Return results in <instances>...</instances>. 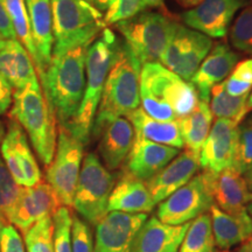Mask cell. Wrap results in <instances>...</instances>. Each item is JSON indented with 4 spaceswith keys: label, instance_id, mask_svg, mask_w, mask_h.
Masks as SVG:
<instances>
[{
    "label": "cell",
    "instance_id": "ab89813d",
    "mask_svg": "<svg viewBox=\"0 0 252 252\" xmlns=\"http://www.w3.org/2000/svg\"><path fill=\"white\" fill-rule=\"evenodd\" d=\"M0 252H26L23 237L13 225L6 224L0 234Z\"/></svg>",
    "mask_w": 252,
    "mask_h": 252
},
{
    "label": "cell",
    "instance_id": "8fae6325",
    "mask_svg": "<svg viewBox=\"0 0 252 252\" xmlns=\"http://www.w3.org/2000/svg\"><path fill=\"white\" fill-rule=\"evenodd\" d=\"M213 41L206 34L175 24L174 32L159 62L168 70L190 81L201 62L209 54Z\"/></svg>",
    "mask_w": 252,
    "mask_h": 252
},
{
    "label": "cell",
    "instance_id": "52a82bcc",
    "mask_svg": "<svg viewBox=\"0 0 252 252\" xmlns=\"http://www.w3.org/2000/svg\"><path fill=\"white\" fill-rule=\"evenodd\" d=\"M174 21L158 12H141L115 25L141 65L159 62L175 28Z\"/></svg>",
    "mask_w": 252,
    "mask_h": 252
},
{
    "label": "cell",
    "instance_id": "4316f807",
    "mask_svg": "<svg viewBox=\"0 0 252 252\" xmlns=\"http://www.w3.org/2000/svg\"><path fill=\"white\" fill-rule=\"evenodd\" d=\"M126 118L133 126L137 139L153 141V143L172 146L175 149H184L178 122L158 121L147 115L141 108H138L128 113Z\"/></svg>",
    "mask_w": 252,
    "mask_h": 252
},
{
    "label": "cell",
    "instance_id": "6da1fadb",
    "mask_svg": "<svg viewBox=\"0 0 252 252\" xmlns=\"http://www.w3.org/2000/svg\"><path fill=\"white\" fill-rule=\"evenodd\" d=\"M198 102L193 83L160 62L144 63L140 70V103L151 117L162 122L178 121L193 111Z\"/></svg>",
    "mask_w": 252,
    "mask_h": 252
},
{
    "label": "cell",
    "instance_id": "f907efd6",
    "mask_svg": "<svg viewBox=\"0 0 252 252\" xmlns=\"http://www.w3.org/2000/svg\"><path fill=\"white\" fill-rule=\"evenodd\" d=\"M247 212H248V214L251 216V219H252V200L250 201V202L248 203V206H247Z\"/></svg>",
    "mask_w": 252,
    "mask_h": 252
},
{
    "label": "cell",
    "instance_id": "277c9868",
    "mask_svg": "<svg viewBox=\"0 0 252 252\" xmlns=\"http://www.w3.org/2000/svg\"><path fill=\"white\" fill-rule=\"evenodd\" d=\"M9 116L28 134L40 161L46 167L48 166L56 149L58 122L43 94L39 78L23 89L14 90Z\"/></svg>",
    "mask_w": 252,
    "mask_h": 252
},
{
    "label": "cell",
    "instance_id": "7a4b0ae2",
    "mask_svg": "<svg viewBox=\"0 0 252 252\" xmlns=\"http://www.w3.org/2000/svg\"><path fill=\"white\" fill-rule=\"evenodd\" d=\"M90 45L78 46L53 55L41 88L60 126L74 121L86 89V61Z\"/></svg>",
    "mask_w": 252,
    "mask_h": 252
},
{
    "label": "cell",
    "instance_id": "2e32d148",
    "mask_svg": "<svg viewBox=\"0 0 252 252\" xmlns=\"http://www.w3.org/2000/svg\"><path fill=\"white\" fill-rule=\"evenodd\" d=\"M179 153L180 150L175 147L135 138L133 146L124 161L123 174L146 182Z\"/></svg>",
    "mask_w": 252,
    "mask_h": 252
},
{
    "label": "cell",
    "instance_id": "484cf974",
    "mask_svg": "<svg viewBox=\"0 0 252 252\" xmlns=\"http://www.w3.org/2000/svg\"><path fill=\"white\" fill-rule=\"evenodd\" d=\"M0 74L14 90L23 89L39 78L33 60L18 40H7L0 50Z\"/></svg>",
    "mask_w": 252,
    "mask_h": 252
},
{
    "label": "cell",
    "instance_id": "bcb514c9",
    "mask_svg": "<svg viewBox=\"0 0 252 252\" xmlns=\"http://www.w3.org/2000/svg\"><path fill=\"white\" fill-rule=\"evenodd\" d=\"M244 175H245V181H247V184H248V187L252 191V166L250 167V169H249V171L245 173Z\"/></svg>",
    "mask_w": 252,
    "mask_h": 252
},
{
    "label": "cell",
    "instance_id": "8992f818",
    "mask_svg": "<svg viewBox=\"0 0 252 252\" xmlns=\"http://www.w3.org/2000/svg\"><path fill=\"white\" fill-rule=\"evenodd\" d=\"M53 15V55L91 45L105 28L102 12L86 0H50Z\"/></svg>",
    "mask_w": 252,
    "mask_h": 252
},
{
    "label": "cell",
    "instance_id": "e0dca14e",
    "mask_svg": "<svg viewBox=\"0 0 252 252\" xmlns=\"http://www.w3.org/2000/svg\"><path fill=\"white\" fill-rule=\"evenodd\" d=\"M200 169V156L186 150L179 153L161 171L146 181L154 203L166 200L169 195L185 186Z\"/></svg>",
    "mask_w": 252,
    "mask_h": 252
},
{
    "label": "cell",
    "instance_id": "83f0119b",
    "mask_svg": "<svg viewBox=\"0 0 252 252\" xmlns=\"http://www.w3.org/2000/svg\"><path fill=\"white\" fill-rule=\"evenodd\" d=\"M213 119L209 103L200 100L193 111L176 121L186 150L200 156L201 149L212 128Z\"/></svg>",
    "mask_w": 252,
    "mask_h": 252
},
{
    "label": "cell",
    "instance_id": "4fadbf2b",
    "mask_svg": "<svg viewBox=\"0 0 252 252\" xmlns=\"http://www.w3.org/2000/svg\"><path fill=\"white\" fill-rule=\"evenodd\" d=\"M61 207L58 195L47 181L41 180L32 187H21L19 196L8 219L21 234L46 217H52Z\"/></svg>",
    "mask_w": 252,
    "mask_h": 252
},
{
    "label": "cell",
    "instance_id": "816d5d0a",
    "mask_svg": "<svg viewBox=\"0 0 252 252\" xmlns=\"http://www.w3.org/2000/svg\"><path fill=\"white\" fill-rule=\"evenodd\" d=\"M6 224H5V223L4 222H2V220H0V234H1V230H2V228H4V226H5Z\"/></svg>",
    "mask_w": 252,
    "mask_h": 252
},
{
    "label": "cell",
    "instance_id": "c3c4849f",
    "mask_svg": "<svg viewBox=\"0 0 252 252\" xmlns=\"http://www.w3.org/2000/svg\"><path fill=\"white\" fill-rule=\"evenodd\" d=\"M247 108L249 111L252 110V93L250 94V96H248V100H247Z\"/></svg>",
    "mask_w": 252,
    "mask_h": 252
},
{
    "label": "cell",
    "instance_id": "60d3db41",
    "mask_svg": "<svg viewBox=\"0 0 252 252\" xmlns=\"http://www.w3.org/2000/svg\"><path fill=\"white\" fill-rule=\"evenodd\" d=\"M0 35L6 40H17V34L6 9L5 0H0Z\"/></svg>",
    "mask_w": 252,
    "mask_h": 252
},
{
    "label": "cell",
    "instance_id": "4dcf8cb0",
    "mask_svg": "<svg viewBox=\"0 0 252 252\" xmlns=\"http://www.w3.org/2000/svg\"><path fill=\"white\" fill-rule=\"evenodd\" d=\"M214 248L212 217L209 213H204L190 222L179 252H214Z\"/></svg>",
    "mask_w": 252,
    "mask_h": 252
},
{
    "label": "cell",
    "instance_id": "1f68e13d",
    "mask_svg": "<svg viewBox=\"0 0 252 252\" xmlns=\"http://www.w3.org/2000/svg\"><path fill=\"white\" fill-rule=\"evenodd\" d=\"M4 135V126L0 123V144ZM20 189L21 186L15 182L0 153V220L5 224H8L9 215L20 193Z\"/></svg>",
    "mask_w": 252,
    "mask_h": 252
},
{
    "label": "cell",
    "instance_id": "ba28073f",
    "mask_svg": "<svg viewBox=\"0 0 252 252\" xmlns=\"http://www.w3.org/2000/svg\"><path fill=\"white\" fill-rule=\"evenodd\" d=\"M115 186V176L94 153L83 158L75 189L72 207L81 219L96 225L108 214V201Z\"/></svg>",
    "mask_w": 252,
    "mask_h": 252
},
{
    "label": "cell",
    "instance_id": "603a6c76",
    "mask_svg": "<svg viewBox=\"0 0 252 252\" xmlns=\"http://www.w3.org/2000/svg\"><path fill=\"white\" fill-rule=\"evenodd\" d=\"M25 5L30 19L32 36L40 59L41 71L37 77L41 81L52 61L54 46L52 5L50 0H25Z\"/></svg>",
    "mask_w": 252,
    "mask_h": 252
},
{
    "label": "cell",
    "instance_id": "ac0fdd59",
    "mask_svg": "<svg viewBox=\"0 0 252 252\" xmlns=\"http://www.w3.org/2000/svg\"><path fill=\"white\" fill-rule=\"evenodd\" d=\"M237 127L236 123L228 119H217L214 123L200 152L202 171L217 174L231 167Z\"/></svg>",
    "mask_w": 252,
    "mask_h": 252
},
{
    "label": "cell",
    "instance_id": "ee69618b",
    "mask_svg": "<svg viewBox=\"0 0 252 252\" xmlns=\"http://www.w3.org/2000/svg\"><path fill=\"white\" fill-rule=\"evenodd\" d=\"M175 1L184 8H193L200 2H202L203 0H175Z\"/></svg>",
    "mask_w": 252,
    "mask_h": 252
},
{
    "label": "cell",
    "instance_id": "f5cc1de1",
    "mask_svg": "<svg viewBox=\"0 0 252 252\" xmlns=\"http://www.w3.org/2000/svg\"><path fill=\"white\" fill-rule=\"evenodd\" d=\"M217 252H230V251H228V250H223V251H217Z\"/></svg>",
    "mask_w": 252,
    "mask_h": 252
},
{
    "label": "cell",
    "instance_id": "5bb4252c",
    "mask_svg": "<svg viewBox=\"0 0 252 252\" xmlns=\"http://www.w3.org/2000/svg\"><path fill=\"white\" fill-rule=\"evenodd\" d=\"M147 220V214L109 212L96 224L94 252H132L135 232Z\"/></svg>",
    "mask_w": 252,
    "mask_h": 252
},
{
    "label": "cell",
    "instance_id": "11a10c76",
    "mask_svg": "<svg viewBox=\"0 0 252 252\" xmlns=\"http://www.w3.org/2000/svg\"><path fill=\"white\" fill-rule=\"evenodd\" d=\"M86 1H88V2H90V0H86Z\"/></svg>",
    "mask_w": 252,
    "mask_h": 252
},
{
    "label": "cell",
    "instance_id": "30bf717a",
    "mask_svg": "<svg viewBox=\"0 0 252 252\" xmlns=\"http://www.w3.org/2000/svg\"><path fill=\"white\" fill-rule=\"evenodd\" d=\"M83 151L84 144L70 131L59 125L54 158L46 167V181L54 189L60 203L64 207H72Z\"/></svg>",
    "mask_w": 252,
    "mask_h": 252
},
{
    "label": "cell",
    "instance_id": "f1b7e54d",
    "mask_svg": "<svg viewBox=\"0 0 252 252\" xmlns=\"http://www.w3.org/2000/svg\"><path fill=\"white\" fill-rule=\"evenodd\" d=\"M210 96H212V100H209L210 110L214 117L217 119H228L239 125V123L243 121L245 115L249 112L247 108L249 94L231 96L225 91L223 82L213 87Z\"/></svg>",
    "mask_w": 252,
    "mask_h": 252
},
{
    "label": "cell",
    "instance_id": "d6986e66",
    "mask_svg": "<svg viewBox=\"0 0 252 252\" xmlns=\"http://www.w3.org/2000/svg\"><path fill=\"white\" fill-rule=\"evenodd\" d=\"M238 55L226 43H217L212 52L208 54L200 67L197 68L191 83L196 89L200 100L209 103L210 91L228 77L237 64Z\"/></svg>",
    "mask_w": 252,
    "mask_h": 252
},
{
    "label": "cell",
    "instance_id": "d590c367",
    "mask_svg": "<svg viewBox=\"0 0 252 252\" xmlns=\"http://www.w3.org/2000/svg\"><path fill=\"white\" fill-rule=\"evenodd\" d=\"M232 46L241 52L252 55V5L245 7L230 31Z\"/></svg>",
    "mask_w": 252,
    "mask_h": 252
},
{
    "label": "cell",
    "instance_id": "f35d334b",
    "mask_svg": "<svg viewBox=\"0 0 252 252\" xmlns=\"http://www.w3.org/2000/svg\"><path fill=\"white\" fill-rule=\"evenodd\" d=\"M71 251L94 252L93 235L89 225L77 215L72 216L71 220Z\"/></svg>",
    "mask_w": 252,
    "mask_h": 252
},
{
    "label": "cell",
    "instance_id": "681fc988",
    "mask_svg": "<svg viewBox=\"0 0 252 252\" xmlns=\"http://www.w3.org/2000/svg\"><path fill=\"white\" fill-rule=\"evenodd\" d=\"M6 42H7V40L4 39V37L0 35V50H1L6 46Z\"/></svg>",
    "mask_w": 252,
    "mask_h": 252
},
{
    "label": "cell",
    "instance_id": "9c48e42d",
    "mask_svg": "<svg viewBox=\"0 0 252 252\" xmlns=\"http://www.w3.org/2000/svg\"><path fill=\"white\" fill-rule=\"evenodd\" d=\"M215 173L202 171L159 203L158 220L171 225L191 222L214 206L212 181Z\"/></svg>",
    "mask_w": 252,
    "mask_h": 252
},
{
    "label": "cell",
    "instance_id": "ffe728a7",
    "mask_svg": "<svg viewBox=\"0 0 252 252\" xmlns=\"http://www.w3.org/2000/svg\"><path fill=\"white\" fill-rule=\"evenodd\" d=\"M190 222L181 225L162 223L153 216L147 219L135 232L132 252H179Z\"/></svg>",
    "mask_w": 252,
    "mask_h": 252
},
{
    "label": "cell",
    "instance_id": "8d00e7d4",
    "mask_svg": "<svg viewBox=\"0 0 252 252\" xmlns=\"http://www.w3.org/2000/svg\"><path fill=\"white\" fill-rule=\"evenodd\" d=\"M223 86L231 96L249 94L252 89V59L237 63L229 77L223 82Z\"/></svg>",
    "mask_w": 252,
    "mask_h": 252
},
{
    "label": "cell",
    "instance_id": "d6a6232c",
    "mask_svg": "<svg viewBox=\"0 0 252 252\" xmlns=\"http://www.w3.org/2000/svg\"><path fill=\"white\" fill-rule=\"evenodd\" d=\"M252 166V121L237 127L231 167L242 175Z\"/></svg>",
    "mask_w": 252,
    "mask_h": 252
},
{
    "label": "cell",
    "instance_id": "e575fe53",
    "mask_svg": "<svg viewBox=\"0 0 252 252\" xmlns=\"http://www.w3.org/2000/svg\"><path fill=\"white\" fill-rule=\"evenodd\" d=\"M53 220V248L54 252L71 251V220L72 216L68 207L61 206L56 210Z\"/></svg>",
    "mask_w": 252,
    "mask_h": 252
},
{
    "label": "cell",
    "instance_id": "5b68a950",
    "mask_svg": "<svg viewBox=\"0 0 252 252\" xmlns=\"http://www.w3.org/2000/svg\"><path fill=\"white\" fill-rule=\"evenodd\" d=\"M117 43L118 40L113 32L109 28H104L98 39L94 41L88 48L86 61L87 81L83 98L74 121L65 127L84 145L89 141Z\"/></svg>",
    "mask_w": 252,
    "mask_h": 252
},
{
    "label": "cell",
    "instance_id": "7c38bea8",
    "mask_svg": "<svg viewBox=\"0 0 252 252\" xmlns=\"http://www.w3.org/2000/svg\"><path fill=\"white\" fill-rule=\"evenodd\" d=\"M0 153L19 186L32 187L41 181L40 167L28 144L26 133L13 119L8 122L7 132L0 144Z\"/></svg>",
    "mask_w": 252,
    "mask_h": 252
},
{
    "label": "cell",
    "instance_id": "9a60e30c",
    "mask_svg": "<svg viewBox=\"0 0 252 252\" xmlns=\"http://www.w3.org/2000/svg\"><path fill=\"white\" fill-rule=\"evenodd\" d=\"M247 5V0H203L182 14V20L191 30L209 37H223L236 12Z\"/></svg>",
    "mask_w": 252,
    "mask_h": 252
},
{
    "label": "cell",
    "instance_id": "7dc6e473",
    "mask_svg": "<svg viewBox=\"0 0 252 252\" xmlns=\"http://www.w3.org/2000/svg\"><path fill=\"white\" fill-rule=\"evenodd\" d=\"M242 250L247 251V252H252V235L251 237L248 239V241H245L243 244H242Z\"/></svg>",
    "mask_w": 252,
    "mask_h": 252
},
{
    "label": "cell",
    "instance_id": "7402d4cb",
    "mask_svg": "<svg viewBox=\"0 0 252 252\" xmlns=\"http://www.w3.org/2000/svg\"><path fill=\"white\" fill-rule=\"evenodd\" d=\"M98 137V151L104 166L109 171L122 167L133 146L135 134L133 126L126 117L113 119L103 127Z\"/></svg>",
    "mask_w": 252,
    "mask_h": 252
},
{
    "label": "cell",
    "instance_id": "f546056e",
    "mask_svg": "<svg viewBox=\"0 0 252 252\" xmlns=\"http://www.w3.org/2000/svg\"><path fill=\"white\" fill-rule=\"evenodd\" d=\"M5 5L12 25H13L15 34H17V40L20 41L21 45L28 52V54L33 60L36 74L39 75L41 71L40 59L36 47L34 45L33 36H32L30 19H28L25 0H5Z\"/></svg>",
    "mask_w": 252,
    "mask_h": 252
},
{
    "label": "cell",
    "instance_id": "3957f363",
    "mask_svg": "<svg viewBox=\"0 0 252 252\" xmlns=\"http://www.w3.org/2000/svg\"><path fill=\"white\" fill-rule=\"evenodd\" d=\"M140 70L141 63L130 47L118 41L91 130L94 137H98L113 119L126 117L139 108Z\"/></svg>",
    "mask_w": 252,
    "mask_h": 252
},
{
    "label": "cell",
    "instance_id": "f6af8a7d",
    "mask_svg": "<svg viewBox=\"0 0 252 252\" xmlns=\"http://www.w3.org/2000/svg\"><path fill=\"white\" fill-rule=\"evenodd\" d=\"M145 6L147 7H161L165 9V0H144Z\"/></svg>",
    "mask_w": 252,
    "mask_h": 252
},
{
    "label": "cell",
    "instance_id": "cb8c5ba5",
    "mask_svg": "<svg viewBox=\"0 0 252 252\" xmlns=\"http://www.w3.org/2000/svg\"><path fill=\"white\" fill-rule=\"evenodd\" d=\"M152 195L144 181L122 174L119 181L113 186L108 201L109 212L126 214H149L154 209Z\"/></svg>",
    "mask_w": 252,
    "mask_h": 252
},
{
    "label": "cell",
    "instance_id": "74e56055",
    "mask_svg": "<svg viewBox=\"0 0 252 252\" xmlns=\"http://www.w3.org/2000/svg\"><path fill=\"white\" fill-rule=\"evenodd\" d=\"M144 0H113L104 15L105 26L116 25L119 21L127 20L145 11Z\"/></svg>",
    "mask_w": 252,
    "mask_h": 252
},
{
    "label": "cell",
    "instance_id": "d4e9b609",
    "mask_svg": "<svg viewBox=\"0 0 252 252\" xmlns=\"http://www.w3.org/2000/svg\"><path fill=\"white\" fill-rule=\"evenodd\" d=\"M212 229L215 247L222 250L243 244L252 235V219L248 212L241 215H230L215 204L210 208Z\"/></svg>",
    "mask_w": 252,
    "mask_h": 252
},
{
    "label": "cell",
    "instance_id": "7bdbcfd3",
    "mask_svg": "<svg viewBox=\"0 0 252 252\" xmlns=\"http://www.w3.org/2000/svg\"><path fill=\"white\" fill-rule=\"evenodd\" d=\"M113 0H90V4L94 6V8L98 9L99 12H106L109 6L111 5Z\"/></svg>",
    "mask_w": 252,
    "mask_h": 252
},
{
    "label": "cell",
    "instance_id": "b9f144b4",
    "mask_svg": "<svg viewBox=\"0 0 252 252\" xmlns=\"http://www.w3.org/2000/svg\"><path fill=\"white\" fill-rule=\"evenodd\" d=\"M13 100V89L6 81V78L0 74V116H2L11 108Z\"/></svg>",
    "mask_w": 252,
    "mask_h": 252
},
{
    "label": "cell",
    "instance_id": "db71d44e",
    "mask_svg": "<svg viewBox=\"0 0 252 252\" xmlns=\"http://www.w3.org/2000/svg\"><path fill=\"white\" fill-rule=\"evenodd\" d=\"M239 252H247V251H244V250H242V249H239Z\"/></svg>",
    "mask_w": 252,
    "mask_h": 252
},
{
    "label": "cell",
    "instance_id": "44dd1931",
    "mask_svg": "<svg viewBox=\"0 0 252 252\" xmlns=\"http://www.w3.org/2000/svg\"><path fill=\"white\" fill-rule=\"evenodd\" d=\"M214 204L230 215H241L247 212L248 203L252 200L245 178L232 167L214 174L212 181Z\"/></svg>",
    "mask_w": 252,
    "mask_h": 252
},
{
    "label": "cell",
    "instance_id": "836d02e7",
    "mask_svg": "<svg viewBox=\"0 0 252 252\" xmlns=\"http://www.w3.org/2000/svg\"><path fill=\"white\" fill-rule=\"evenodd\" d=\"M27 252H54L52 217L40 220L24 234Z\"/></svg>",
    "mask_w": 252,
    "mask_h": 252
}]
</instances>
